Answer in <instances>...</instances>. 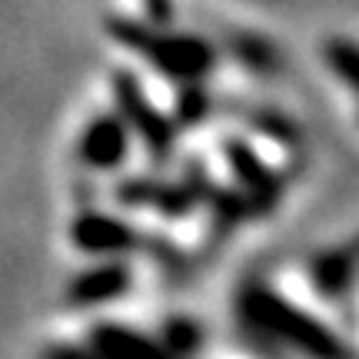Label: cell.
Listing matches in <instances>:
<instances>
[{
	"label": "cell",
	"mask_w": 359,
	"mask_h": 359,
	"mask_svg": "<svg viewBox=\"0 0 359 359\" xmlns=\"http://www.w3.org/2000/svg\"><path fill=\"white\" fill-rule=\"evenodd\" d=\"M236 316L250 336L296 359H353V349L336 333V326H330L316 309L299 306L293 296L266 280H250L240 286Z\"/></svg>",
	"instance_id": "cell-1"
},
{
	"label": "cell",
	"mask_w": 359,
	"mask_h": 359,
	"mask_svg": "<svg viewBox=\"0 0 359 359\" xmlns=\"http://www.w3.org/2000/svg\"><path fill=\"white\" fill-rule=\"evenodd\" d=\"M103 30L120 50H127L150 74L163 77L173 87L206 83L217 74V47L203 34L173 27V20L163 24V20H147V17H133V13H110L103 20Z\"/></svg>",
	"instance_id": "cell-2"
},
{
	"label": "cell",
	"mask_w": 359,
	"mask_h": 359,
	"mask_svg": "<svg viewBox=\"0 0 359 359\" xmlns=\"http://www.w3.org/2000/svg\"><path fill=\"white\" fill-rule=\"evenodd\" d=\"M133 150L137 137L116 107L93 110L74 140V160L87 177H116L120 170H127Z\"/></svg>",
	"instance_id": "cell-3"
},
{
	"label": "cell",
	"mask_w": 359,
	"mask_h": 359,
	"mask_svg": "<svg viewBox=\"0 0 359 359\" xmlns=\"http://www.w3.org/2000/svg\"><path fill=\"white\" fill-rule=\"evenodd\" d=\"M110 90H114V107L130 123L137 143H143L154 160H167L177 150V120L143 93L140 77L133 70H116L110 77Z\"/></svg>",
	"instance_id": "cell-4"
},
{
	"label": "cell",
	"mask_w": 359,
	"mask_h": 359,
	"mask_svg": "<svg viewBox=\"0 0 359 359\" xmlns=\"http://www.w3.org/2000/svg\"><path fill=\"white\" fill-rule=\"evenodd\" d=\"M137 286V269L130 257H93L70 276L67 283V303L70 309H110L114 303H123Z\"/></svg>",
	"instance_id": "cell-5"
},
{
	"label": "cell",
	"mask_w": 359,
	"mask_h": 359,
	"mask_svg": "<svg viewBox=\"0 0 359 359\" xmlns=\"http://www.w3.org/2000/svg\"><path fill=\"white\" fill-rule=\"evenodd\" d=\"M70 246L80 250L87 259L93 257H133L143 246L140 230L120 213L110 210H80L70 219Z\"/></svg>",
	"instance_id": "cell-6"
},
{
	"label": "cell",
	"mask_w": 359,
	"mask_h": 359,
	"mask_svg": "<svg viewBox=\"0 0 359 359\" xmlns=\"http://www.w3.org/2000/svg\"><path fill=\"white\" fill-rule=\"evenodd\" d=\"M83 339L100 359H177L156 333H143L140 326L114 316L93 320Z\"/></svg>",
	"instance_id": "cell-7"
},
{
	"label": "cell",
	"mask_w": 359,
	"mask_h": 359,
	"mask_svg": "<svg viewBox=\"0 0 359 359\" xmlns=\"http://www.w3.org/2000/svg\"><path fill=\"white\" fill-rule=\"evenodd\" d=\"M309 286L323 303H343L356 283V250L353 243H333L316 250L306 263Z\"/></svg>",
	"instance_id": "cell-8"
},
{
	"label": "cell",
	"mask_w": 359,
	"mask_h": 359,
	"mask_svg": "<svg viewBox=\"0 0 359 359\" xmlns=\"http://www.w3.org/2000/svg\"><path fill=\"white\" fill-rule=\"evenodd\" d=\"M226 147H230L226 156H230L233 173L240 180V187H243L246 193H253V196L273 200V196H276V173L266 167V160L243 140H230Z\"/></svg>",
	"instance_id": "cell-9"
},
{
	"label": "cell",
	"mask_w": 359,
	"mask_h": 359,
	"mask_svg": "<svg viewBox=\"0 0 359 359\" xmlns=\"http://www.w3.org/2000/svg\"><path fill=\"white\" fill-rule=\"evenodd\" d=\"M356 64L359 57H356L353 37H346V34L326 37V43H323V67H326V74L333 80H339V87L346 93L356 90Z\"/></svg>",
	"instance_id": "cell-10"
},
{
	"label": "cell",
	"mask_w": 359,
	"mask_h": 359,
	"mask_svg": "<svg viewBox=\"0 0 359 359\" xmlns=\"http://www.w3.org/2000/svg\"><path fill=\"white\" fill-rule=\"evenodd\" d=\"M230 53L250 74H276V60L280 57L273 50V43L266 37H259V34H236L230 40Z\"/></svg>",
	"instance_id": "cell-11"
},
{
	"label": "cell",
	"mask_w": 359,
	"mask_h": 359,
	"mask_svg": "<svg viewBox=\"0 0 359 359\" xmlns=\"http://www.w3.org/2000/svg\"><path fill=\"white\" fill-rule=\"evenodd\" d=\"M40 359H100L87 339H53L40 349Z\"/></svg>",
	"instance_id": "cell-12"
}]
</instances>
